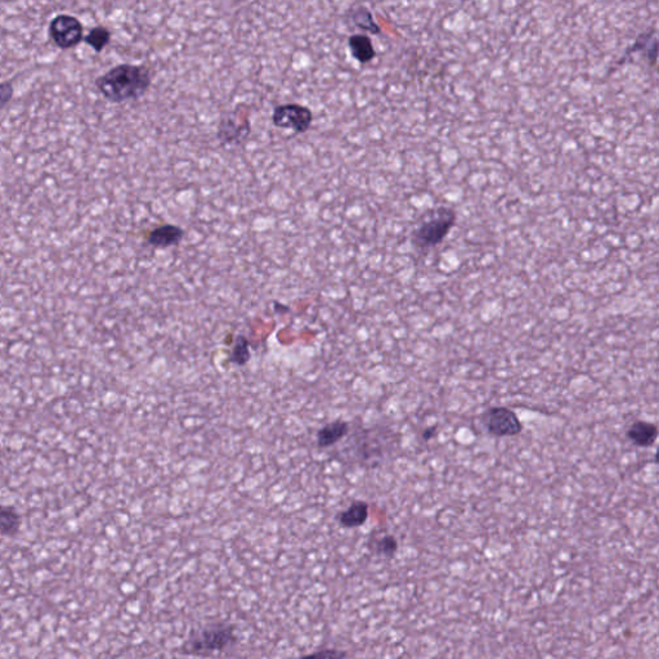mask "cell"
<instances>
[{
	"label": "cell",
	"instance_id": "11",
	"mask_svg": "<svg viewBox=\"0 0 659 659\" xmlns=\"http://www.w3.org/2000/svg\"><path fill=\"white\" fill-rule=\"evenodd\" d=\"M348 47L354 60L360 63L371 62L376 57L374 44L367 35L353 34L348 39Z\"/></svg>",
	"mask_w": 659,
	"mask_h": 659
},
{
	"label": "cell",
	"instance_id": "21",
	"mask_svg": "<svg viewBox=\"0 0 659 659\" xmlns=\"http://www.w3.org/2000/svg\"><path fill=\"white\" fill-rule=\"evenodd\" d=\"M436 431H437V425L429 426L428 429H425V431H423V441H425V442H429L431 438L434 437Z\"/></svg>",
	"mask_w": 659,
	"mask_h": 659
},
{
	"label": "cell",
	"instance_id": "16",
	"mask_svg": "<svg viewBox=\"0 0 659 659\" xmlns=\"http://www.w3.org/2000/svg\"><path fill=\"white\" fill-rule=\"evenodd\" d=\"M111 31L104 26H96L92 28L88 35L84 38V42L97 53L102 52L111 42Z\"/></svg>",
	"mask_w": 659,
	"mask_h": 659
},
{
	"label": "cell",
	"instance_id": "5",
	"mask_svg": "<svg viewBox=\"0 0 659 659\" xmlns=\"http://www.w3.org/2000/svg\"><path fill=\"white\" fill-rule=\"evenodd\" d=\"M273 126L290 129L298 134L306 133L312 126L313 112L306 106L298 104H278L272 115Z\"/></svg>",
	"mask_w": 659,
	"mask_h": 659
},
{
	"label": "cell",
	"instance_id": "6",
	"mask_svg": "<svg viewBox=\"0 0 659 659\" xmlns=\"http://www.w3.org/2000/svg\"><path fill=\"white\" fill-rule=\"evenodd\" d=\"M486 426L493 437H515L523 431L519 417L513 409L507 407H493L487 412Z\"/></svg>",
	"mask_w": 659,
	"mask_h": 659
},
{
	"label": "cell",
	"instance_id": "1",
	"mask_svg": "<svg viewBox=\"0 0 659 659\" xmlns=\"http://www.w3.org/2000/svg\"><path fill=\"white\" fill-rule=\"evenodd\" d=\"M153 70L145 65L120 63L96 79L98 92L112 104L137 101L153 84Z\"/></svg>",
	"mask_w": 659,
	"mask_h": 659
},
{
	"label": "cell",
	"instance_id": "18",
	"mask_svg": "<svg viewBox=\"0 0 659 659\" xmlns=\"http://www.w3.org/2000/svg\"><path fill=\"white\" fill-rule=\"evenodd\" d=\"M397 548H398V543L393 536H384L382 540H379L376 543V551L388 558H392L396 554Z\"/></svg>",
	"mask_w": 659,
	"mask_h": 659
},
{
	"label": "cell",
	"instance_id": "2",
	"mask_svg": "<svg viewBox=\"0 0 659 659\" xmlns=\"http://www.w3.org/2000/svg\"><path fill=\"white\" fill-rule=\"evenodd\" d=\"M235 643V628L231 625L216 624L208 626L192 635L188 638L187 643L182 646L181 653L196 657H209L214 653L222 652Z\"/></svg>",
	"mask_w": 659,
	"mask_h": 659
},
{
	"label": "cell",
	"instance_id": "14",
	"mask_svg": "<svg viewBox=\"0 0 659 659\" xmlns=\"http://www.w3.org/2000/svg\"><path fill=\"white\" fill-rule=\"evenodd\" d=\"M368 519V505L365 501H354L347 510L339 515L341 527L357 528L363 526Z\"/></svg>",
	"mask_w": 659,
	"mask_h": 659
},
{
	"label": "cell",
	"instance_id": "19",
	"mask_svg": "<svg viewBox=\"0 0 659 659\" xmlns=\"http://www.w3.org/2000/svg\"><path fill=\"white\" fill-rule=\"evenodd\" d=\"M347 654L341 650L336 649H327V650H321V652L313 653L306 657H301L300 659H345Z\"/></svg>",
	"mask_w": 659,
	"mask_h": 659
},
{
	"label": "cell",
	"instance_id": "4",
	"mask_svg": "<svg viewBox=\"0 0 659 659\" xmlns=\"http://www.w3.org/2000/svg\"><path fill=\"white\" fill-rule=\"evenodd\" d=\"M48 34L58 48H74L83 40V23L71 14H58L49 22Z\"/></svg>",
	"mask_w": 659,
	"mask_h": 659
},
{
	"label": "cell",
	"instance_id": "7",
	"mask_svg": "<svg viewBox=\"0 0 659 659\" xmlns=\"http://www.w3.org/2000/svg\"><path fill=\"white\" fill-rule=\"evenodd\" d=\"M250 134L251 126L248 118L243 123V121H237L233 115H229L227 118H223L218 126L216 139L219 140L222 146H228V145L240 146L250 137Z\"/></svg>",
	"mask_w": 659,
	"mask_h": 659
},
{
	"label": "cell",
	"instance_id": "3",
	"mask_svg": "<svg viewBox=\"0 0 659 659\" xmlns=\"http://www.w3.org/2000/svg\"><path fill=\"white\" fill-rule=\"evenodd\" d=\"M456 223V213L453 209L441 206L436 216L423 222L414 233L412 243L419 250L426 251L443 243L444 238L451 232Z\"/></svg>",
	"mask_w": 659,
	"mask_h": 659
},
{
	"label": "cell",
	"instance_id": "10",
	"mask_svg": "<svg viewBox=\"0 0 659 659\" xmlns=\"http://www.w3.org/2000/svg\"><path fill=\"white\" fill-rule=\"evenodd\" d=\"M627 438L638 447H652L658 438L657 426L648 421H636L627 431Z\"/></svg>",
	"mask_w": 659,
	"mask_h": 659
},
{
	"label": "cell",
	"instance_id": "22",
	"mask_svg": "<svg viewBox=\"0 0 659 659\" xmlns=\"http://www.w3.org/2000/svg\"><path fill=\"white\" fill-rule=\"evenodd\" d=\"M275 308H276V311H278V309H282V311H289V308H286V306H278V303L275 304Z\"/></svg>",
	"mask_w": 659,
	"mask_h": 659
},
{
	"label": "cell",
	"instance_id": "9",
	"mask_svg": "<svg viewBox=\"0 0 659 659\" xmlns=\"http://www.w3.org/2000/svg\"><path fill=\"white\" fill-rule=\"evenodd\" d=\"M635 52H641L644 53L646 60L654 65L657 62V56H658V40H657V33L655 28H650L646 30L644 33L638 35L636 40L633 42L631 48L627 49L626 55H632Z\"/></svg>",
	"mask_w": 659,
	"mask_h": 659
},
{
	"label": "cell",
	"instance_id": "17",
	"mask_svg": "<svg viewBox=\"0 0 659 659\" xmlns=\"http://www.w3.org/2000/svg\"><path fill=\"white\" fill-rule=\"evenodd\" d=\"M249 345H250L249 340L243 335H238L235 344H233V348H232L231 362L235 363V365H238V366H243V365H246L248 362L250 361L251 355Z\"/></svg>",
	"mask_w": 659,
	"mask_h": 659
},
{
	"label": "cell",
	"instance_id": "12",
	"mask_svg": "<svg viewBox=\"0 0 659 659\" xmlns=\"http://www.w3.org/2000/svg\"><path fill=\"white\" fill-rule=\"evenodd\" d=\"M349 431V423L343 420H336L333 423L322 426L317 433V444L321 448L331 447L335 443L340 442Z\"/></svg>",
	"mask_w": 659,
	"mask_h": 659
},
{
	"label": "cell",
	"instance_id": "20",
	"mask_svg": "<svg viewBox=\"0 0 659 659\" xmlns=\"http://www.w3.org/2000/svg\"><path fill=\"white\" fill-rule=\"evenodd\" d=\"M14 88L11 82L0 83V110L6 107L13 97Z\"/></svg>",
	"mask_w": 659,
	"mask_h": 659
},
{
	"label": "cell",
	"instance_id": "8",
	"mask_svg": "<svg viewBox=\"0 0 659 659\" xmlns=\"http://www.w3.org/2000/svg\"><path fill=\"white\" fill-rule=\"evenodd\" d=\"M184 237V229L175 224H162L153 229L147 236V243L157 249L177 246Z\"/></svg>",
	"mask_w": 659,
	"mask_h": 659
},
{
	"label": "cell",
	"instance_id": "13",
	"mask_svg": "<svg viewBox=\"0 0 659 659\" xmlns=\"http://www.w3.org/2000/svg\"><path fill=\"white\" fill-rule=\"evenodd\" d=\"M348 22L353 23L355 28L370 34L377 35L382 33V28L375 21L374 14L366 7H354L349 9Z\"/></svg>",
	"mask_w": 659,
	"mask_h": 659
},
{
	"label": "cell",
	"instance_id": "15",
	"mask_svg": "<svg viewBox=\"0 0 659 659\" xmlns=\"http://www.w3.org/2000/svg\"><path fill=\"white\" fill-rule=\"evenodd\" d=\"M21 518L12 507L0 505V534L13 536L20 531Z\"/></svg>",
	"mask_w": 659,
	"mask_h": 659
}]
</instances>
